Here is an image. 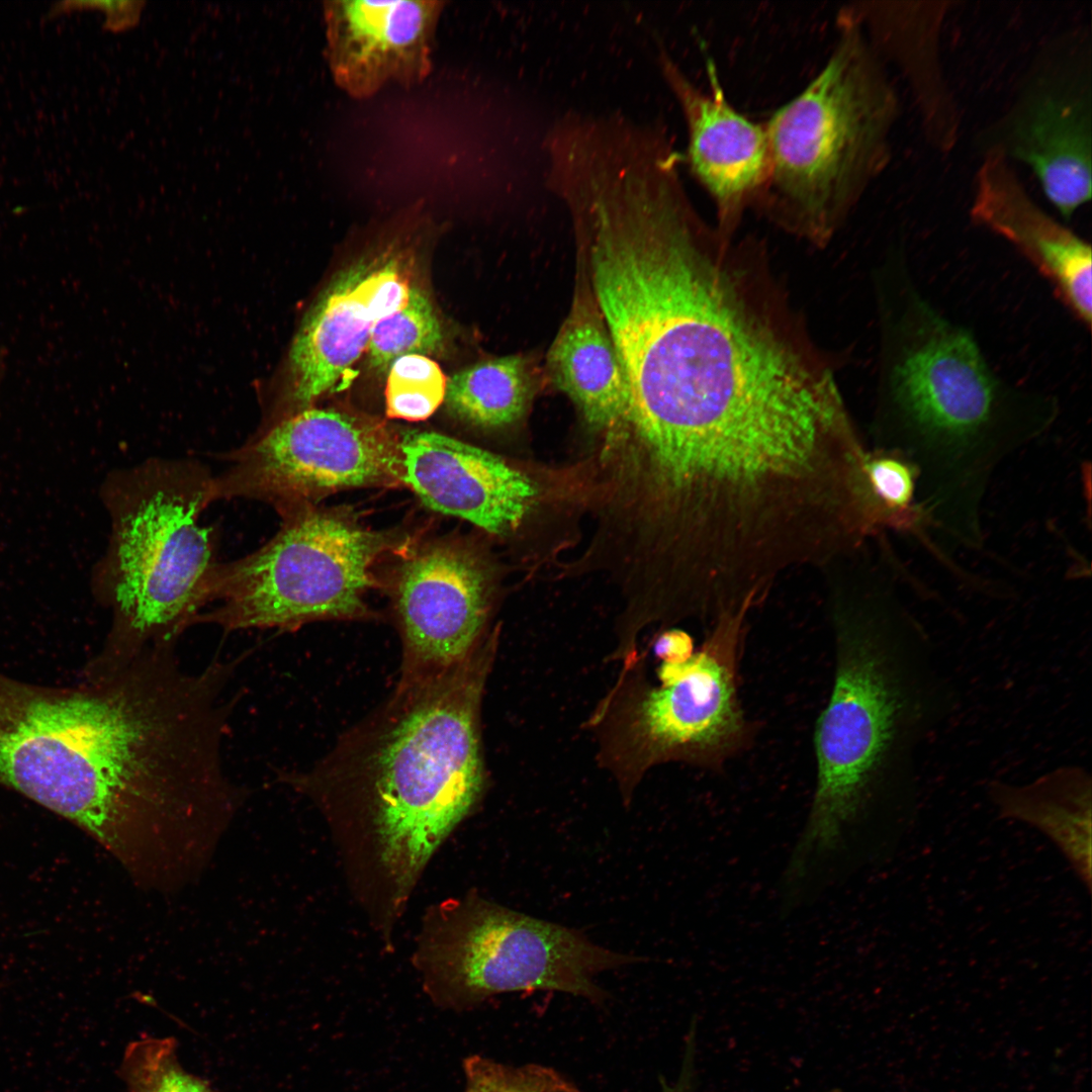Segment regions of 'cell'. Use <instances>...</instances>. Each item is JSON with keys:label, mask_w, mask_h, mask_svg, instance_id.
Here are the masks:
<instances>
[{"label": "cell", "mask_w": 1092, "mask_h": 1092, "mask_svg": "<svg viewBox=\"0 0 1092 1092\" xmlns=\"http://www.w3.org/2000/svg\"><path fill=\"white\" fill-rule=\"evenodd\" d=\"M581 224L594 293L628 386L618 429L655 439L714 436L832 397L831 373L757 304L681 187L625 186L594 201Z\"/></svg>", "instance_id": "obj_1"}, {"label": "cell", "mask_w": 1092, "mask_h": 1092, "mask_svg": "<svg viewBox=\"0 0 1092 1092\" xmlns=\"http://www.w3.org/2000/svg\"><path fill=\"white\" fill-rule=\"evenodd\" d=\"M496 642L492 633L447 669L400 678L324 759L283 778L323 813L354 896L381 928L480 801V705Z\"/></svg>", "instance_id": "obj_2"}, {"label": "cell", "mask_w": 1092, "mask_h": 1092, "mask_svg": "<svg viewBox=\"0 0 1092 1092\" xmlns=\"http://www.w3.org/2000/svg\"><path fill=\"white\" fill-rule=\"evenodd\" d=\"M888 270L876 449L914 468L934 534L979 551L996 470L1052 428L1060 404L999 376L973 334L920 291L903 251Z\"/></svg>", "instance_id": "obj_3"}, {"label": "cell", "mask_w": 1092, "mask_h": 1092, "mask_svg": "<svg viewBox=\"0 0 1092 1092\" xmlns=\"http://www.w3.org/2000/svg\"><path fill=\"white\" fill-rule=\"evenodd\" d=\"M213 478L186 458H152L105 477L110 534L91 588L111 620L83 678L112 673L151 647L177 645L211 604L215 533L200 517L216 500Z\"/></svg>", "instance_id": "obj_4"}, {"label": "cell", "mask_w": 1092, "mask_h": 1092, "mask_svg": "<svg viewBox=\"0 0 1092 1092\" xmlns=\"http://www.w3.org/2000/svg\"><path fill=\"white\" fill-rule=\"evenodd\" d=\"M901 114L889 68L840 8L824 66L764 122L770 174L755 206L825 240L889 167Z\"/></svg>", "instance_id": "obj_5"}, {"label": "cell", "mask_w": 1092, "mask_h": 1092, "mask_svg": "<svg viewBox=\"0 0 1092 1092\" xmlns=\"http://www.w3.org/2000/svg\"><path fill=\"white\" fill-rule=\"evenodd\" d=\"M832 617L835 664L814 733L815 789L788 858L798 876L821 883L839 881L858 864L901 704L869 613L839 601Z\"/></svg>", "instance_id": "obj_6"}, {"label": "cell", "mask_w": 1092, "mask_h": 1092, "mask_svg": "<svg viewBox=\"0 0 1092 1092\" xmlns=\"http://www.w3.org/2000/svg\"><path fill=\"white\" fill-rule=\"evenodd\" d=\"M636 961L475 891L429 907L413 954L433 1005L460 1013L513 992L556 991L601 1003L606 993L596 976Z\"/></svg>", "instance_id": "obj_7"}, {"label": "cell", "mask_w": 1092, "mask_h": 1092, "mask_svg": "<svg viewBox=\"0 0 1092 1092\" xmlns=\"http://www.w3.org/2000/svg\"><path fill=\"white\" fill-rule=\"evenodd\" d=\"M281 530L254 552L218 563L210 610L197 623L225 632L294 630L321 620L369 616L365 595L386 535L340 514L308 509L285 516Z\"/></svg>", "instance_id": "obj_8"}, {"label": "cell", "mask_w": 1092, "mask_h": 1092, "mask_svg": "<svg viewBox=\"0 0 1092 1092\" xmlns=\"http://www.w3.org/2000/svg\"><path fill=\"white\" fill-rule=\"evenodd\" d=\"M978 157L995 153L1027 168L1064 222L1092 196V36L1081 24L1039 43L1008 104L974 135Z\"/></svg>", "instance_id": "obj_9"}, {"label": "cell", "mask_w": 1092, "mask_h": 1092, "mask_svg": "<svg viewBox=\"0 0 1092 1092\" xmlns=\"http://www.w3.org/2000/svg\"><path fill=\"white\" fill-rule=\"evenodd\" d=\"M216 499L248 498L282 515L336 491L400 481L399 440L379 421L306 407L258 429L224 454Z\"/></svg>", "instance_id": "obj_10"}, {"label": "cell", "mask_w": 1092, "mask_h": 1092, "mask_svg": "<svg viewBox=\"0 0 1092 1092\" xmlns=\"http://www.w3.org/2000/svg\"><path fill=\"white\" fill-rule=\"evenodd\" d=\"M749 612L715 619L706 639L682 663H662L660 685L628 709L623 751L631 762L625 790L652 764L681 761L718 769L751 744L752 722L739 694V667Z\"/></svg>", "instance_id": "obj_11"}, {"label": "cell", "mask_w": 1092, "mask_h": 1092, "mask_svg": "<svg viewBox=\"0 0 1092 1092\" xmlns=\"http://www.w3.org/2000/svg\"><path fill=\"white\" fill-rule=\"evenodd\" d=\"M491 596L486 564L466 547L438 543L406 560L395 589L401 678L442 671L466 658L485 636Z\"/></svg>", "instance_id": "obj_12"}, {"label": "cell", "mask_w": 1092, "mask_h": 1092, "mask_svg": "<svg viewBox=\"0 0 1092 1092\" xmlns=\"http://www.w3.org/2000/svg\"><path fill=\"white\" fill-rule=\"evenodd\" d=\"M658 67L685 118L688 144L682 162L710 195L718 234L727 238L748 206L756 205L770 174L764 122H754L728 101L711 61L709 89L698 87L664 50Z\"/></svg>", "instance_id": "obj_13"}, {"label": "cell", "mask_w": 1092, "mask_h": 1092, "mask_svg": "<svg viewBox=\"0 0 1092 1092\" xmlns=\"http://www.w3.org/2000/svg\"><path fill=\"white\" fill-rule=\"evenodd\" d=\"M438 0L323 2L325 56L338 87L355 99L388 84L412 87L432 71Z\"/></svg>", "instance_id": "obj_14"}, {"label": "cell", "mask_w": 1092, "mask_h": 1092, "mask_svg": "<svg viewBox=\"0 0 1092 1092\" xmlns=\"http://www.w3.org/2000/svg\"><path fill=\"white\" fill-rule=\"evenodd\" d=\"M410 289L394 261L356 265L329 285L290 347L287 400L292 414L342 381L366 351L375 323L402 307Z\"/></svg>", "instance_id": "obj_15"}, {"label": "cell", "mask_w": 1092, "mask_h": 1092, "mask_svg": "<svg viewBox=\"0 0 1092 1092\" xmlns=\"http://www.w3.org/2000/svg\"><path fill=\"white\" fill-rule=\"evenodd\" d=\"M400 481L430 509L491 534L520 530L541 502L536 481L503 458L436 432L399 440Z\"/></svg>", "instance_id": "obj_16"}, {"label": "cell", "mask_w": 1092, "mask_h": 1092, "mask_svg": "<svg viewBox=\"0 0 1092 1092\" xmlns=\"http://www.w3.org/2000/svg\"><path fill=\"white\" fill-rule=\"evenodd\" d=\"M972 183L971 220L1011 244L1051 284L1088 329L1092 323V251L1028 192L1017 167L1001 155L979 157Z\"/></svg>", "instance_id": "obj_17"}, {"label": "cell", "mask_w": 1092, "mask_h": 1092, "mask_svg": "<svg viewBox=\"0 0 1092 1092\" xmlns=\"http://www.w3.org/2000/svg\"><path fill=\"white\" fill-rule=\"evenodd\" d=\"M954 5L948 0L855 1L844 7L873 48L903 79L927 146L946 156L957 148L963 114L942 57V31Z\"/></svg>", "instance_id": "obj_18"}, {"label": "cell", "mask_w": 1092, "mask_h": 1092, "mask_svg": "<svg viewBox=\"0 0 1092 1092\" xmlns=\"http://www.w3.org/2000/svg\"><path fill=\"white\" fill-rule=\"evenodd\" d=\"M595 307L583 295L575 299L550 347L547 366L556 387L602 435L624 419L628 386L614 342Z\"/></svg>", "instance_id": "obj_19"}, {"label": "cell", "mask_w": 1092, "mask_h": 1092, "mask_svg": "<svg viewBox=\"0 0 1092 1092\" xmlns=\"http://www.w3.org/2000/svg\"><path fill=\"white\" fill-rule=\"evenodd\" d=\"M1002 815L1024 821L1045 834L1091 889L1090 785L1076 771L1059 772L1024 788L995 787Z\"/></svg>", "instance_id": "obj_20"}, {"label": "cell", "mask_w": 1092, "mask_h": 1092, "mask_svg": "<svg viewBox=\"0 0 1092 1092\" xmlns=\"http://www.w3.org/2000/svg\"><path fill=\"white\" fill-rule=\"evenodd\" d=\"M531 397L524 358L511 355L476 363L447 380L445 402L461 421L498 429L519 421Z\"/></svg>", "instance_id": "obj_21"}, {"label": "cell", "mask_w": 1092, "mask_h": 1092, "mask_svg": "<svg viewBox=\"0 0 1092 1092\" xmlns=\"http://www.w3.org/2000/svg\"><path fill=\"white\" fill-rule=\"evenodd\" d=\"M443 340L442 326L431 300L412 285L406 303L375 323L366 349L368 364L383 373L399 357L436 353L442 348Z\"/></svg>", "instance_id": "obj_22"}, {"label": "cell", "mask_w": 1092, "mask_h": 1092, "mask_svg": "<svg viewBox=\"0 0 1092 1092\" xmlns=\"http://www.w3.org/2000/svg\"><path fill=\"white\" fill-rule=\"evenodd\" d=\"M119 1076L127 1092H218L211 1084L183 1069L173 1036L144 1035L124 1051Z\"/></svg>", "instance_id": "obj_23"}, {"label": "cell", "mask_w": 1092, "mask_h": 1092, "mask_svg": "<svg viewBox=\"0 0 1092 1092\" xmlns=\"http://www.w3.org/2000/svg\"><path fill=\"white\" fill-rule=\"evenodd\" d=\"M386 415L410 422L424 421L443 403L447 378L440 366L424 355L397 358L388 368Z\"/></svg>", "instance_id": "obj_24"}, {"label": "cell", "mask_w": 1092, "mask_h": 1092, "mask_svg": "<svg viewBox=\"0 0 1092 1092\" xmlns=\"http://www.w3.org/2000/svg\"><path fill=\"white\" fill-rule=\"evenodd\" d=\"M463 1092H581L557 1069L540 1064H508L481 1054L462 1061Z\"/></svg>", "instance_id": "obj_25"}, {"label": "cell", "mask_w": 1092, "mask_h": 1092, "mask_svg": "<svg viewBox=\"0 0 1092 1092\" xmlns=\"http://www.w3.org/2000/svg\"><path fill=\"white\" fill-rule=\"evenodd\" d=\"M145 6L146 2L142 0L64 1L52 8L51 15L59 16L77 11H97L102 14L105 30L122 32L138 25Z\"/></svg>", "instance_id": "obj_26"}, {"label": "cell", "mask_w": 1092, "mask_h": 1092, "mask_svg": "<svg viewBox=\"0 0 1092 1092\" xmlns=\"http://www.w3.org/2000/svg\"><path fill=\"white\" fill-rule=\"evenodd\" d=\"M654 650L662 663L686 662L696 651L691 636L687 632L677 629L668 630L661 634L655 643Z\"/></svg>", "instance_id": "obj_27"}, {"label": "cell", "mask_w": 1092, "mask_h": 1092, "mask_svg": "<svg viewBox=\"0 0 1092 1092\" xmlns=\"http://www.w3.org/2000/svg\"><path fill=\"white\" fill-rule=\"evenodd\" d=\"M697 1078L696 1065L692 1061L684 1060L674 1079L660 1077V1092H696Z\"/></svg>", "instance_id": "obj_28"}, {"label": "cell", "mask_w": 1092, "mask_h": 1092, "mask_svg": "<svg viewBox=\"0 0 1092 1092\" xmlns=\"http://www.w3.org/2000/svg\"><path fill=\"white\" fill-rule=\"evenodd\" d=\"M5 368H6V354L2 349H0V384L2 382L4 373H5Z\"/></svg>", "instance_id": "obj_29"}, {"label": "cell", "mask_w": 1092, "mask_h": 1092, "mask_svg": "<svg viewBox=\"0 0 1092 1092\" xmlns=\"http://www.w3.org/2000/svg\"><path fill=\"white\" fill-rule=\"evenodd\" d=\"M824 1092H843V1091L841 1089L832 1088V1089L824 1091Z\"/></svg>", "instance_id": "obj_30"}]
</instances>
